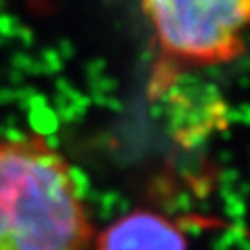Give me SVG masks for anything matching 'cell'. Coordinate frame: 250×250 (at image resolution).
Returning <instances> with one entry per match:
<instances>
[{"instance_id": "7a4b0ae2", "label": "cell", "mask_w": 250, "mask_h": 250, "mask_svg": "<svg viewBox=\"0 0 250 250\" xmlns=\"http://www.w3.org/2000/svg\"><path fill=\"white\" fill-rule=\"evenodd\" d=\"M154 36L146 97L158 100L178 80L239 60L250 30V0H141Z\"/></svg>"}, {"instance_id": "6da1fadb", "label": "cell", "mask_w": 250, "mask_h": 250, "mask_svg": "<svg viewBox=\"0 0 250 250\" xmlns=\"http://www.w3.org/2000/svg\"><path fill=\"white\" fill-rule=\"evenodd\" d=\"M95 235L63 152L39 132L0 137V250H93Z\"/></svg>"}, {"instance_id": "3957f363", "label": "cell", "mask_w": 250, "mask_h": 250, "mask_svg": "<svg viewBox=\"0 0 250 250\" xmlns=\"http://www.w3.org/2000/svg\"><path fill=\"white\" fill-rule=\"evenodd\" d=\"M186 230L154 209L137 208L97 230L93 250H188Z\"/></svg>"}]
</instances>
